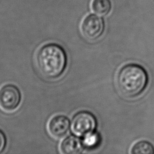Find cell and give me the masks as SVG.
<instances>
[{
  "mask_svg": "<svg viewBox=\"0 0 154 154\" xmlns=\"http://www.w3.org/2000/svg\"><path fill=\"white\" fill-rule=\"evenodd\" d=\"M83 143L75 136H69L64 139L60 146V150L64 154H79L84 150Z\"/></svg>",
  "mask_w": 154,
  "mask_h": 154,
  "instance_id": "52a82bcc",
  "label": "cell"
},
{
  "mask_svg": "<svg viewBox=\"0 0 154 154\" xmlns=\"http://www.w3.org/2000/svg\"><path fill=\"white\" fill-rule=\"evenodd\" d=\"M131 153L132 154H154V147L149 141H140L132 146Z\"/></svg>",
  "mask_w": 154,
  "mask_h": 154,
  "instance_id": "9c48e42d",
  "label": "cell"
},
{
  "mask_svg": "<svg viewBox=\"0 0 154 154\" xmlns=\"http://www.w3.org/2000/svg\"><path fill=\"white\" fill-rule=\"evenodd\" d=\"M6 144V140L4 134L0 131V153L3 150Z\"/></svg>",
  "mask_w": 154,
  "mask_h": 154,
  "instance_id": "8fae6325",
  "label": "cell"
},
{
  "mask_svg": "<svg viewBox=\"0 0 154 154\" xmlns=\"http://www.w3.org/2000/svg\"><path fill=\"white\" fill-rule=\"evenodd\" d=\"M104 22L102 19L94 14L87 16L82 20L81 31L82 35L89 40H96L102 34Z\"/></svg>",
  "mask_w": 154,
  "mask_h": 154,
  "instance_id": "5b68a950",
  "label": "cell"
},
{
  "mask_svg": "<svg viewBox=\"0 0 154 154\" xmlns=\"http://www.w3.org/2000/svg\"><path fill=\"white\" fill-rule=\"evenodd\" d=\"M93 11L99 16H106L111 10L110 0H93L91 4Z\"/></svg>",
  "mask_w": 154,
  "mask_h": 154,
  "instance_id": "ba28073f",
  "label": "cell"
},
{
  "mask_svg": "<svg viewBox=\"0 0 154 154\" xmlns=\"http://www.w3.org/2000/svg\"><path fill=\"white\" fill-rule=\"evenodd\" d=\"M100 141V138L99 134L93 132L84 136V140L82 143L85 147L88 149H93L97 146Z\"/></svg>",
  "mask_w": 154,
  "mask_h": 154,
  "instance_id": "30bf717a",
  "label": "cell"
},
{
  "mask_svg": "<svg viewBox=\"0 0 154 154\" xmlns=\"http://www.w3.org/2000/svg\"><path fill=\"white\" fill-rule=\"evenodd\" d=\"M70 129V121L63 115H56L52 117L48 122V130L50 135L60 139L65 137Z\"/></svg>",
  "mask_w": 154,
  "mask_h": 154,
  "instance_id": "8992f818",
  "label": "cell"
},
{
  "mask_svg": "<svg viewBox=\"0 0 154 154\" xmlns=\"http://www.w3.org/2000/svg\"><path fill=\"white\" fill-rule=\"evenodd\" d=\"M116 81L117 88L123 96L134 97L146 88L148 76L144 69L140 65L129 64L120 69Z\"/></svg>",
  "mask_w": 154,
  "mask_h": 154,
  "instance_id": "7a4b0ae2",
  "label": "cell"
},
{
  "mask_svg": "<svg viewBox=\"0 0 154 154\" xmlns=\"http://www.w3.org/2000/svg\"><path fill=\"white\" fill-rule=\"evenodd\" d=\"M35 64L40 73L48 78H56L64 72L67 57L63 49L54 43L42 46L35 55Z\"/></svg>",
  "mask_w": 154,
  "mask_h": 154,
  "instance_id": "6da1fadb",
  "label": "cell"
},
{
  "mask_svg": "<svg viewBox=\"0 0 154 154\" xmlns=\"http://www.w3.org/2000/svg\"><path fill=\"white\" fill-rule=\"evenodd\" d=\"M20 99V91L15 85L7 84L0 88V108L2 110L14 111L19 106Z\"/></svg>",
  "mask_w": 154,
  "mask_h": 154,
  "instance_id": "277c9868",
  "label": "cell"
},
{
  "mask_svg": "<svg viewBox=\"0 0 154 154\" xmlns=\"http://www.w3.org/2000/svg\"><path fill=\"white\" fill-rule=\"evenodd\" d=\"M97 126V121L91 112L81 111L73 117L72 121V132L78 136H85L92 133Z\"/></svg>",
  "mask_w": 154,
  "mask_h": 154,
  "instance_id": "3957f363",
  "label": "cell"
}]
</instances>
